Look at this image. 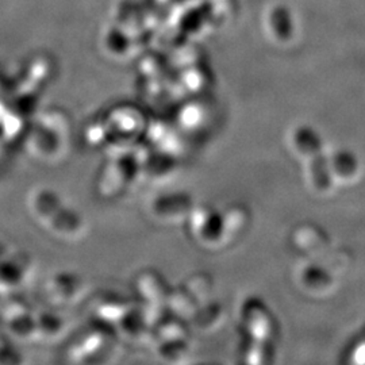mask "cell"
I'll use <instances>...</instances> for the list:
<instances>
[{
	"label": "cell",
	"instance_id": "cell-1",
	"mask_svg": "<svg viewBox=\"0 0 365 365\" xmlns=\"http://www.w3.org/2000/svg\"><path fill=\"white\" fill-rule=\"evenodd\" d=\"M269 22L272 25V30L279 39H288L294 30L292 16L286 7H276L271 14Z\"/></svg>",
	"mask_w": 365,
	"mask_h": 365
}]
</instances>
